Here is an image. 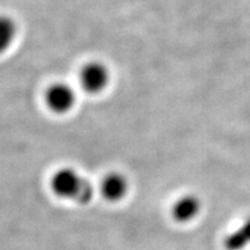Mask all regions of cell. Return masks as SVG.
Wrapping results in <instances>:
<instances>
[{"instance_id":"obj_1","label":"cell","mask_w":250,"mask_h":250,"mask_svg":"<svg viewBox=\"0 0 250 250\" xmlns=\"http://www.w3.org/2000/svg\"><path fill=\"white\" fill-rule=\"evenodd\" d=\"M51 189L56 196L79 204H88L93 199L92 184L72 168H62L51 179Z\"/></svg>"},{"instance_id":"obj_2","label":"cell","mask_w":250,"mask_h":250,"mask_svg":"<svg viewBox=\"0 0 250 250\" xmlns=\"http://www.w3.org/2000/svg\"><path fill=\"white\" fill-rule=\"evenodd\" d=\"M80 85L88 94H99L105 89L110 80L109 70L103 62H90L81 68Z\"/></svg>"},{"instance_id":"obj_3","label":"cell","mask_w":250,"mask_h":250,"mask_svg":"<svg viewBox=\"0 0 250 250\" xmlns=\"http://www.w3.org/2000/svg\"><path fill=\"white\" fill-rule=\"evenodd\" d=\"M45 102L52 112L66 114L76 105L77 93L66 83H56L46 90Z\"/></svg>"},{"instance_id":"obj_4","label":"cell","mask_w":250,"mask_h":250,"mask_svg":"<svg viewBox=\"0 0 250 250\" xmlns=\"http://www.w3.org/2000/svg\"><path fill=\"white\" fill-rule=\"evenodd\" d=\"M129 191V181L123 174L112 171L103 177L101 192L109 202H118L123 199Z\"/></svg>"},{"instance_id":"obj_5","label":"cell","mask_w":250,"mask_h":250,"mask_svg":"<svg viewBox=\"0 0 250 250\" xmlns=\"http://www.w3.org/2000/svg\"><path fill=\"white\" fill-rule=\"evenodd\" d=\"M201 211V202L196 196L187 195L175 203L173 206V217L179 223H188L197 217Z\"/></svg>"},{"instance_id":"obj_6","label":"cell","mask_w":250,"mask_h":250,"mask_svg":"<svg viewBox=\"0 0 250 250\" xmlns=\"http://www.w3.org/2000/svg\"><path fill=\"white\" fill-rule=\"evenodd\" d=\"M17 23L12 18L1 15L0 17V55L5 54L13 44L17 37Z\"/></svg>"},{"instance_id":"obj_7","label":"cell","mask_w":250,"mask_h":250,"mask_svg":"<svg viewBox=\"0 0 250 250\" xmlns=\"http://www.w3.org/2000/svg\"><path fill=\"white\" fill-rule=\"evenodd\" d=\"M248 239L241 230V228L229 234L226 239V247L228 250H243L248 246Z\"/></svg>"},{"instance_id":"obj_8","label":"cell","mask_w":250,"mask_h":250,"mask_svg":"<svg viewBox=\"0 0 250 250\" xmlns=\"http://www.w3.org/2000/svg\"><path fill=\"white\" fill-rule=\"evenodd\" d=\"M241 230H242L243 233H245V235L247 236V239H248V241L250 242V218L247 219V220L245 221V224L242 225Z\"/></svg>"}]
</instances>
